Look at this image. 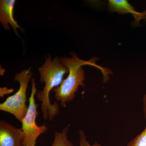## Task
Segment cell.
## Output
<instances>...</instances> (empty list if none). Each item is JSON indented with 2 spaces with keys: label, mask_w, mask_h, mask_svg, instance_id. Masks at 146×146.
<instances>
[{
  "label": "cell",
  "mask_w": 146,
  "mask_h": 146,
  "mask_svg": "<svg viewBox=\"0 0 146 146\" xmlns=\"http://www.w3.org/2000/svg\"><path fill=\"white\" fill-rule=\"evenodd\" d=\"M71 58H60L61 62L68 68L69 73L61 84L53 90L56 99L60 102V105L64 107L67 103L72 101L74 98L79 87L85 86L83 82L85 79V75L82 66L90 65L99 69L103 73L104 80L106 82L109 79L108 75L111 74V71L108 69L97 65L96 62L98 58L93 57L89 61H86L79 58L75 53H71Z\"/></svg>",
  "instance_id": "obj_1"
},
{
  "label": "cell",
  "mask_w": 146,
  "mask_h": 146,
  "mask_svg": "<svg viewBox=\"0 0 146 146\" xmlns=\"http://www.w3.org/2000/svg\"><path fill=\"white\" fill-rule=\"evenodd\" d=\"M41 83L45 84L43 90L37 92L36 98L42 102L41 110L43 119L52 121L59 112V106L55 102L52 104L50 100V93L59 86L64 80L69 70L63 65L58 57L52 60L50 56L46 57L44 63L38 69Z\"/></svg>",
  "instance_id": "obj_2"
},
{
  "label": "cell",
  "mask_w": 146,
  "mask_h": 146,
  "mask_svg": "<svg viewBox=\"0 0 146 146\" xmlns=\"http://www.w3.org/2000/svg\"><path fill=\"white\" fill-rule=\"evenodd\" d=\"M31 69L30 67L15 75V81L20 83L19 89L14 95L9 97L5 101L0 104V110L12 114L21 122L28 109L29 106L26 104L27 91L32 76Z\"/></svg>",
  "instance_id": "obj_3"
},
{
  "label": "cell",
  "mask_w": 146,
  "mask_h": 146,
  "mask_svg": "<svg viewBox=\"0 0 146 146\" xmlns=\"http://www.w3.org/2000/svg\"><path fill=\"white\" fill-rule=\"evenodd\" d=\"M31 95L29 98V105L27 112L21 121V129L24 134L22 143L23 146H35L36 140L40 135L48 130L46 125L39 126L36 123V117L39 114L37 110L38 104H36L35 96L37 92L35 80L32 78Z\"/></svg>",
  "instance_id": "obj_4"
},
{
  "label": "cell",
  "mask_w": 146,
  "mask_h": 146,
  "mask_svg": "<svg viewBox=\"0 0 146 146\" xmlns=\"http://www.w3.org/2000/svg\"><path fill=\"white\" fill-rule=\"evenodd\" d=\"M24 134L18 128L5 120L0 121V146H21Z\"/></svg>",
  "instance_id": "obj_5"
},
{
  "label": "cell",
  "mask_w": 146,
  "mask_h": 146,
  "mask_svg": "<svg viewBox=\"0 0 146 146\" xmlns=\"http://www.w3.org/2000/svg\"><path fill=\"white\" fill-rule=\"evenodd\" d=\"M16 0H1L0 1V22L6 30H9L12 27L14 33L19 36L17 29L22 30L13 17V9Z\"/></svg>",
  "instance_id": "obj_6"
},
{
  "label": "cell",
  "mask_w": 146,
  "mask_h": 146,
  "mask_svg": "<svg viewBox=\"0 0 146 146\" xmlns=\"http://www.w3.org/2000/svg\"><path fill=\"white\" fill-rule=\"evenodd\" d=\"M108 8L110 11L112 12H118L121 14L131 13L138 24L141 20H146V10L142 12L136 11L126 0H110Z\"/></svg>",
  "instance_id": "obj_7"
},
{
  "label": "cell",
  "mask_w": 146,
  "mask_h": 146,
  "mask_svg": "<svg viewBox=\"0 0 146 146\" xmlns=\"http://www.w3.org/2000/svg\"><path fill=\"white\" fill-rule=\"evenodd\" d=\"M68 129L69 126L64 128L61 131H56L54 140L51 146H72L68 138Z\"/></svg>",
  "instance_id": "obj_8"
},
{
  "label": "cell",
  "mask_w": 146,
  "mask_h": 146,
  "mask_svg": "<svg viewBox=\"0 0 146 146\" xmlns=\"http://www.w3.org/2000/svg\"><path fill=\"white\" fill-rule=\"evenodd\" d=\"M127 146H146V127L141 133L129 143Z\"/></svg>",
  "instance_id": "obj_9"
},
{
  "label": "cell",
  "mask_w": 146,
  "mask_h": 146,
  "mask_svg": "<svg viewBox=\"0 0 146 146\" xmlns=\"http://www.w3.org/2000/svg\"><path fill=\"white\" fill-rule=\"evenodd\" d=\"M80 146H101L97 142L94 145L89 144L88 141L86 140V138L83 130H80L79 131Z\"/></svg>",
  "instance_id": "obj_10"
},
{
  "label": "cell",
  "mask_w": 146,
  "mask_h": 146,
  "mask_svg": "<svg viewBox=\"0 0 146 146\" xmlns=\"http://www.w3.org/2000/svg\"><path fill=\"white\" fill-rule=\"evenodd\" d=\"M143 107L144 113L146 119V94L144 96L143 98Z\"/></svg>",
  "instance_id": "obj_11"
},
{
  "label": "cell",
  "mask_w": 146,
  "mask_h": 146,
  "mask_svg": "<svg viewBox=\"0 0 146 146\" xmlns=\"http://www.w3.org/2000/svg\"><path fill=\"white\" fill-rule=\"evenodd\" d=\"M23 146V145H22V146Z\"/></svg>",
  "instance_id": "obj_12"
}]
</instances>
